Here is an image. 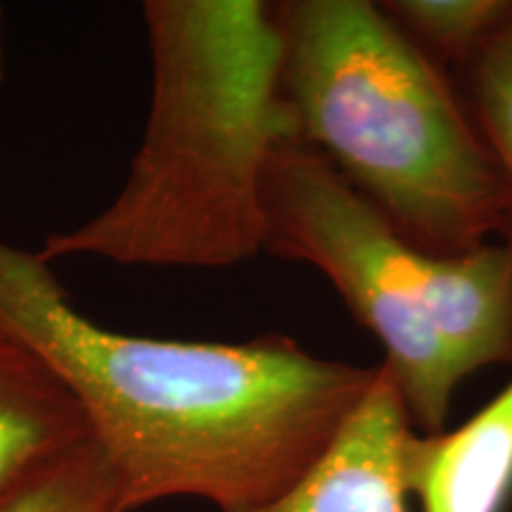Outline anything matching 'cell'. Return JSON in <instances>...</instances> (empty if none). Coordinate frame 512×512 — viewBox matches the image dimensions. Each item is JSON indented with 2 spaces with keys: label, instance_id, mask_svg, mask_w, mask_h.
Masks as SVG:
<instances>
[{
  "label": "cell",
  "instance_id": "6da1fadb",
  "mask_svg": "<svg viewBox=\"0 0 512 512\" xmlns=\"http://www.w3.org/2000/svg\"><path fill=\"white\" fill-rule=\"evenodd\" d=\"M0 330L79 403L124 512L169 498L221 512L273 501L323 456L380 368L318 358L285 335L228 344L100 328L38 252L3 240Z\"/></svg>",
  "mask_w": 512,
  "mask_h": 512
},
{
  "label": "cell",
  "instance_id": "7a4b0ae2",
  "mask_svg": "<svg viewBox=\"0 0 512 512\" xmlns=\"http://www.w3.org/2000/svg\"><path fill=\"white\" fill-rule=\"evenodd\" d=\"M152 98L117 197L48 235L46 264L95 256L119 266L226 268L264 252V183L297 138L283 95L273 3L147 0Z\"/></svg>",
  "mask_w": 512,
  "mask_h": 512
},
{
  "label": "cell",
  "instance_id": "3957f363",
  "mask_svg": "<svg viewBox=\"0 0 512 512\" xmlns=\"http://www.w3.org/2000/svg\"><path fill=\"white\" fill-rule=\"evenodd\" d=\"M297 138L406 240L460 256L508 238V197L446 69L380 3H273Z\"/></svg>",
  "mask_w": 512,
  "mask_h": 512
},
{
  "label": "cell",
  "instance_id": "277c9868",
  "mask_svg": "<svg viewBox=\"0 0 512 512\" xmlns=\"http://www.w3.org/2000/svg\"><path fill=\"white\" fill-rule=\"evenodd\" d=\"M264 214V252L323 273L382 344L418 434L446 430L467 377L512 366V242L425 252L299 138L273 152Z\"/></svg>",
  "mask_w": 512,
  "mask_h": 512
},
{
  "label": "cell",
  "instance_id": "5b68a950",
  "mask_svg": "<svg viewBox=\"0 0 512 512\" xmlns=\"http://www.w3.org/2000/svg\"><path fill=\"white\" fill-rule=\"evenodd\" d=\"M413 422L389 368L377 377L323 456L273 501L233 512H408L401 453Z\"/></svg>",
  "mask_w": 512,
  "mask_h": 512
},
{
  "label": "cell",
  "instance_id": "8992f818",
  "mask_svg": "<svg viewBox=\"0 0 512 512\" xmlns=\"http://www.w3.org/2000/svg\"><path fill=\"white\" fill-rule=\"evenodd\" d=\"M93 444L86 415L36 351L0 330V512Z\"/></svg>",
  "mask_w": 512,
  "mask_h": 512
},
{
  "label": "cell",
  "instance_id": "52a82bcc",
  "mask_svg": "<svg viewBox=\"0 0 512 512\" xmlns=\"http://www.w3.org/2000/svg\"><path fill=\"white\" fill-rule=\"evenodd\" d=\"M420 512H505L512 503V380L456 430L411 432L401 453Z\"/></svg>",
  "mask_w": 512,
  "mask_h": 512
},
{
  "label": "cell",
  "instance_id": "ba28073f",
  "mask_svg": "<svg viewBox=\"0 0 512 512\" xmlns=\"http://www.w3.org/2000/svg\"><path fill=\"white\" fill-rule=\"evenodd\" d=\"M380 8L441 69H463L512 15V0H387Z\"/></svg>",
  "mask_w": 512,
  "mask_h": 512
},
{
  "label": "cell",
  "instance_id": "9c48e42d",
  "mask_svg": "<svg viewBox=\"0 0 512 512\" xmlns=\"http://www.w3.org/2000/svg\"><path fill=\"white\" fill-rule=\"evenodd\" d=\"M460 95L472 124L501 174L508 197V242H512V15L486 38L472 60L458 69Z\"/></svg>",
  "mask_w": 512,
  "mask_h": 512
},
{
  "label": "cell",
  "instance_id": "30bf717a",
  "mask_svg": "<svg viewBox=\"0 0 512 512\" xmlns=\"http://www.w3.org/2000/svg\"><path fill=\"white\" fill-rule=\"evenodd\" d=\"M8 512H124L117 477L95 444L62 463Z\"/></svg>",
  "mask_w": 512,
  "mask_h": 512
},
{
  "label": "cell",
  "instance_id": "8fae6325",
  "mask_svg": "<svg viewBox=\"0 0 512 512\" xmlns=\"http://www.w3.org/2000/svg\"><path fill=\"white\" fill-rule=\"evenodd\" d=\"M5 69V24H3V8H0V81H3Z\"/></svg>",
  "mask_w": 512,
  "mask_h": 512
}]
</instances>
